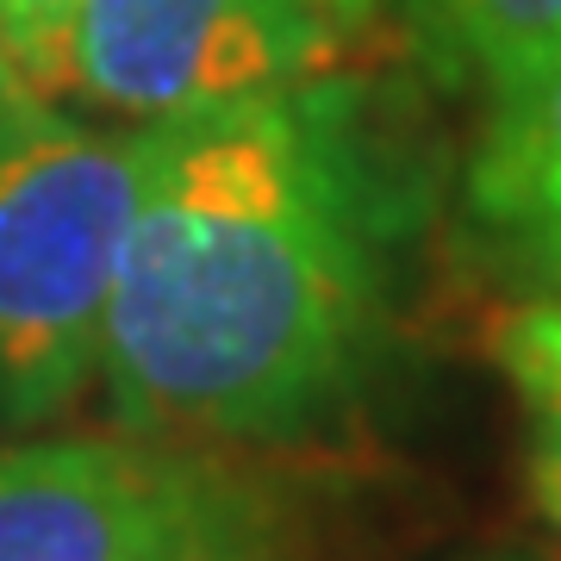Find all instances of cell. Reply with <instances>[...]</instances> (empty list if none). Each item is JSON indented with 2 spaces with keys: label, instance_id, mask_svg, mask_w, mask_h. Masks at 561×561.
<instances>
[{
  "label": "cell",
  "instance_id": "6da1fadb",
  "mask_svg": "<svg viewBox=\"0 0 561 561\" xmlns=\"http://www.w3.org/2000/svg\"><path fill=\"white\" fill-rule=\"evenodd\" d=\"M144 131L101 350L113 424L243 456L331 431L381 362L400 231L356 94L319 76Z\"/></svg>",
  "mask_w": 561,
  "mask_h": 561
},
{
  "label": "cell",
  "instance_id": "7a4b0ae2",
  "mask_svg": "<svg viewBox=\"0 0 561 561\" xmlns=\"http://www.w3.org/2000/svg\"><path fill=\"white\" fill-rule=\"evenodd\" d=\"M150 131L44 113L0 150V431L25 437L101 381Z\"/></svg>",
  "mask_w": 561,
  "mask_h": 561
},
{
  "label": "cell",
  "instance_id": "3957f363",
  "mask_svg": "<svg viewBox=\"0 0 561 561\" xmlns=\"http://www.w3.org/2000/svg\"><path fill=\"white\" fill-rule=\"evenodd\" d=\"M306 500L243 449L169 437L0 443V561H306Z\"/></svg>",
  "mask_w": 561,
  "mask_h": 561
},
{
  "label": "cell",
  "instance_id": "277c9868",
  "mask_svg": "<svg viewBox=\"0 0 561 561\" xmlns=\"http://www.w3.org/2000/svg\"><path fill=\"white\" fill-rule=\"evenodd\" d=\"M356 0H81L69 94L169 125L319 81Z\"/></svg>",
  "mask_w": 561,
  "mask_h": 561
},
{
  "label": "cell",
  "instance_id": "5b68a950",
  "mask_svg": "<svg viewBox=\"0 0 561 561\" xmlns=\"http://www.w3.org/2000/svg\"><path fill=\"white\" fill-rule=\"evenodd\" d=\"M468 213L512 262L561 280V57L486 94Z\"/></svg>",
  "mask_w": 561,
  "mask_h": 561
},
{
  "label": "cell",
  "instance_id": "8992f818",
  "mask_svg": "<svg viewBox=\"0 0 561 561\" xmlns=\"http://www.w3.org/2000/svg\"><path fill=\"white\" fill-rule=\"evenodd\" d=\"M431 69L468 88H505L561 57V0H387Z\"/></svg>",
  "mask_w": 561,
  "mask_h": 561
},
{
  "label": "cell",
  "instance_id": "52a82bcc",
  "mask_svg": "<svg viewBox=\"0 0 561 561\" xmlns=\"http://www.w3.org/2000/svg\"><path fill=\"white\" fill-rule=\"evenodd\" d=\"M493 356H500L505 381H512V393L524 400V419H530L524 474H530L537 518L561 542V294L505 312Z\"/></svg>",
  "mask_w": 561,
  "mask_h": 561
},
{
  "label": "cell",
  "instance_id": "ba28073f",
  "mask_svg": "<svg viewBox=\"0 0 561 561\" xmlns=\"http://www.w3.org/2000/svg\"><path fill=\"white\" fill-rule=\"evenodd\" d=\"M76 7L81 0H0V50L50 106H57V94H69Z\"/></svg>",
  "mask_w": 561,
  "mask_h": 561
},
{
  "label": "cell",
  "instance_id": "9c48e42d",
  "mask_svg": "<svg viewBox=\"0 0 561 561\" xmlns=\"http://www.w3.org/2000/svg\"><path fill=\"white\" fill-rule=\"evenodd\" d=\"M44 113H50V101H44L38 88H32L20 69H13V57L0 50V150H7L13 138H25V131H32Z\"/></svg>",
  "mask_w": 561,
  "mask_h": 561
},
{
  "label": "cell",
  "instance_id": "30bf717a",
  "mask_svg": "<svg viewBox=\"0 0 561 561\" xmlns=\"http://www.w3.org/2000/svg\"><path fill=\"white\" fill-rule=\"evenodd\" d=\"M461 561H542L530 549H481V556H461Z\"/></svg>",
  "mask_w": 561,
  "mask_h": 561
}]
</instances>
